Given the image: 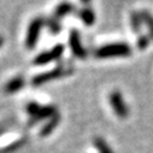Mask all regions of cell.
<instances>
[{"instance_id":"cell-1","label":"cell","mask_w":153,"mask_h":153,"mask_svg":"<svg viewBox=\"0 0 153 153\" xmlns=\"http://www.w3.org/2000/svg\"><path fill=\"white\" fill-rule=\"evenodd\" d=\"M27 111L28 113L31 116L30 121H29V124H34V123H37L40 122L41 120H45V118H51L53 117L54 114L58 112L57 107L54 105H46V106H41L40 104H37L35 101H31L27 105Z\"/></svg>"},{"instance_id":"cell-2","label":"cell","mask_w":153,"mask_h":153,"mask_svg":"<svg viewBox=\"0 0 153 153\" xmlns=\"http://www.w3.org/2000/svg\"><path fill=\"white\" fill-rule=\"evenodd\" d=\"M131 53V48L127 44H110L101 46L95 50L94 56L98 59L107 58V57H114V56H129Z\"/></svg>"},{"instance_id":"cell-3","label":"cell","mask_w":153,"mask_h":153,"mask_svg":"<svg viewBox=\"0 0 153 153\" xmlns=\"http://www.w3.org/2000/svg\"><path fill=\"white\" fill-rule=\"evenodd\" d=\"M45 23V19L41 17H36L34 18L29 27H28V34H27V39H25V46L31 50L35 47V45L37 44V40H39V35H40V30L42 28Z\"/></svg>"},{"instance_id":"cell-4","label":"cell","mask_w":153,"mask_h":153,"mask_svg":"<svg viewBox=\"0 0 153 153\" xmlns=\"http://www.w3.org/2000/svg\"><path fill=\"white\" fill-rule=\"evenodd\" d=\"M108 99H110V104L112 106V108L114 110L116 114L120 117V118H127L128 114H129V108L122 97V94L118 92V91H113L110 93L108 95Z\"/></svg>"},{"instance_id":"cell-5","label":"cell","mask_w":153,"mask_h":153,"mask_svg":"<svg viewBox=\"0 0 153 153\" xmlns=\"http://www.w3.org/2000/svg\"><path fill=\"white\" fill-rule=\"evenodd\" d=\"M68 72L62 66H58V68H56V69H53L51 71H47V72L34 76L33 80H31V85L33 86H40V85H44V83H46L48 81L59 79V77H62V76H64Z\"/></svg>"},{"instance_id":"cell-6","label":"cell","mask_w":153,"mask_h":153,"mask_svg":"<svg viewBox=\"0 0 153 153\" xmlns=\"http://www.w3.org/2000/svg\"><path fill=\"white\" fill-rule=\"evenodd\" d=\"M64 52V46L63 45H56L51 51H47V52H42L40 53L39 56H36L35 59H34V64L36 65H44V64H47L52 60H56L58 58H60V56L63 54Z\"/></svg>"},{"instance_id":"cell-7","label":"cell","mask_w":153,"mask_h":153,"mask_svg":"<svg viewBox=\"0 0 153 153\" xmlns=\"http://www.w3.org/2000/svg\"><path fill=\"white\" fill-rule=\"evenodd\" d=\"M69 44H70V48L72 51V53L80 58V59H86L87 57V52L83 48L82 44H81V39H80V34L76 29H72L70 31V36H69Z\"/></svg>"},{"instance_id":"cell-8","label":"cell","mask_w":153,"mask_h":153,"mask_svg":"<svg viewBox=\"0 0 153 153\" xmlns=\"http://www.w3.org/2000/svg\"><path fill=\"white\" fill-rule=\"evenodd\" d=\"M59 122H60V114H59V112H57L53 117H51V120L46 123V126L42 127V129L40 130V136L45 137V136L50 135L57 128V126H58Z\"/></svg>"},{"instance_id":"cell-9","label":"cell","mask_w":153,"mask_h":153,"mask_svg":"<svg viewBox=\"0 0 153 153\" xmlns=\"http://www.w3.org/2000/svg\"><path fill=\"white\" fill-rule=\"evenodd\" d=\"M23 86H24V79L22 76H17V77H13L5 85L4 91L6 93H15V92H18L19 89H22Z\"/></svg>"},{"instance_id":"cell-10","label":"cell","mask_w":153,"mask_h":153,"mask_svg":"<svg viewBox=\"0 0 153 153\" xmlns=\"http://www.w3.org/2000/svg\"><path fill=\"white\" fill-rule=\"evenodd\" d=\"M79 16H80V18L82 19V22H83L86 25H92V24H94V22H95V13H94V11H93L92 9H89V7L82 9V10L80 11Z\"/></svg>"},{"instance_id":"cell-11","label":"cell","mask_w":153,"mask_h":153,"mask_svg":"<svg viewBox=\"0 0 153 153\" xmlns=\"http://www.w3.org/2000/svg\"><path fill=\"white\" fill-rule=\"evenodd\" d=\"M74 10H75V9H74V6H72L70 3H62V4H59V5L56 7V10H54V17H56L57 19H58V18H62V17H64V16L71 13Z\"/></svg>"},{"instance_id":"cell-12","label":"cell","mask_w":153,"mask_h":153,"mask_svg":"<svg viewBox=\"0 0 153 153\" xmlns=\"http://www.w3.org/2000/svg\"><path fill=\"white\" fill-rule=\"evenodd\" d=\"M141 24H142V19H141V15L136 11H133L130 13V25H131V30L136 34H140L141 31Z\"/></svg>"},{"instance_id":"cell-13","label":"cell","mask_w":153,"mask_h":153,"mask_svg":"<svg viewBox=\"0 0 153 153\" xmlns=\"http://www.w3.org/2000/svg\"><path fill=\"white\" fill-rule=\"evenodd\" d=\"M140 15H141L142 22L147 25L148 31H149V35H151L152 40H153V15H152L149 11H147V10H142V11L140 12Z\"/></svg>"},{"instance_id":"cell-14","label":"cell","mask_w":153,"mask_h":153,"mask_svg":"<svg viewBox=\"0 0 153 153\" xmlns=\"http://www.w3.org/2000/svg\"><path fill=\"white\" fill-rule=\"evenodd\" d=\"M93 142H94L95 147L99 149L100 153H113V151L110 148V146L106 143V141H105L102 137L97 136V137L93 140Z\"/></svg>"},{"instance_id":"cell-15","label":"cell","mask_w":153,"mask_h":153,"mask_svg":"<svg viewBox=\"0 0 153 153\" xmlns=\"http://www.w3.org/2000/svg\"><path fill=\"white\" fill-rule=\"evenodd\" d=\"M45 23L48 25L50 31H51L52 34H59V33H60L62 25H60V23L58 22L57 18H48V19L45 21Z\"/></svg>"},{"instance_id":"cell-16","label":"cell","mask_w":153,"mask_h":153,"mask_svg":"<svg viewBox=\"0 0 153 153\" xmlns=\"http://www.w3.org/2000/svg\"><path fill=\"white\" fill-rule=\"evenodd\" d=\"M23 143H24V139H21V140H18V141L12 142L10 146H6L5 148H3V149H1V152H3V153H6V152H12V151H15V149L19 148V147H21Z\"/></svg>"},{"instance_id":"cell-17","label":"cell","mask_w":153,"mask_h":153,"mask_svg":"<svg viewBox=\"0 0 153 153\" xmlns=\"http://www.w3.org/2000/svg\"><path fill=\"white\" fill-rule=\"evenodd\" d=\"M149 44V39H148V36L146 35H140L139 36V39H137V47L139 50H145Z\"/></svg>"},{"instance_id":"cell-18","label":"cell","mask_w":153,"mask_h":153,"mask_svg":"<svg viewBox=\"0 0 153 153\" xmlns=\"http://www.w3.org/2000/svg\"><path fill=\"white\" fill-rule=\"evenodd\" d=\"M3 42H4V39H3V36H0V46L3 45Z\"/></svg>"}]
</instances>
